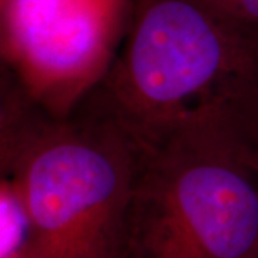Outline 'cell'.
<instances>
[{"mask_svg":"<svg viewBox=\"0 0 258 258\" xmlns=\"http://www.w3.org/2000/svg\"><path fill=\"white\" fill-rule=\"evenodd\" d=\"M89 101L134 144L224 131L258 142V26L205 0H132L125 43Z\"/></svg>","mask_w":258,"mask_h":258,"instance_id":"6da1fadb","label":"cell"},{"mask_svg":"<svg viewBox=\"0 0 258 258\" xmlns=\"http://www.w3.org/2000/svg\"><path fill=\"white\" fill-rule=\"evenodd\" d=\"M137 147L92 102L59 116L20 85L2 106V181L22 205L23 258H129Z\"/></svg>","mask_w":258,"mask_h":258,"instance_id":"7a4b0ae2","label":"cell"},{"mask_svg":"<svg viewBox=\"0 0 258 258\" xmlns=\"http://www.w3.org/2000/svg\"><path fill=\"white\" fill-rule=\"evenodd\" d=\"M135 147L129 258H258V142L204 129Z\"/></svg>","mask_w":258,"mask_h":258,"instance_id":"3957f363","label":"cell"},{"mask_svg":"<svg viewBox=\"0 0 258 258\" xmlns=\"http://www.w3.org/2000/svg\"><path fill=\"white\" fill-rule=\"evenodd\" d=\"M115 0H3V55L53 115L74 111L112 63Z\"/></svg>","mask_w":258,"mask_h":258,"instance_id":"277c9868","label":"cell"},{"mask_svg":"<svg viewBox=\"0 0 258 258\" xmlns=\"http://www.w3.org/2000/svg\"><path fill=\"white\" fill-rule=\"evenodd\" d=\"M215 9L242 23L258 26V0H205Z\"/></svg>","mask_w":258,"mask_h":258,"instance_id":"5b68a950","label":"cell"},{"mask_svg":"<svg viewBox=\"0 0 258 258\" xmlns=\"http://www.w3.org/2000/svg\"><path fill=\"white\" fill-rule=\"evenodd\" d=\"M0 2H3V0H0Z\"/></svg>","mask_w":258,"mask_h":258,"instance_id":"8992f818","label":"cell"}]
</instances>
